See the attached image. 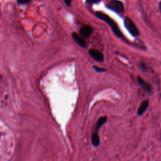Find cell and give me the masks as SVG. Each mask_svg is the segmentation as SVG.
Returning <instances> with one entry per match:
<instances>
[{"mask_svg":"<svg viewBox=\"0 0 161 161\" xmlns=\"http://www.w3.org/2000/svg\"><path fill=\"white\" fill-rule=\"evenodd\" d=\"M30 2H31V0H17V3L18 4H28Z\"/></svg>","mask_w":161,"mask_h":161,"instance_id":"12","label":"cell"},{"mask_svg":"<svg viewBox=\"0 0 161 161\" xmlns=\"http://www.w3.org/2000/svg\"><path fill=\"white\" fill-rule=\"evenodd\" d=\"M149 106V101L147 100H145L144 101L141 105H140L138 111H137V115L138 116H142L143 114L146 111V110H147Z\"/></svg>","mask_w":161,"mask_h":161,"instance_id":"8","label":"cell"},{"mask_svg":"<svg viewBox=\"0 0 161 161\" xmlns=\"http://www.w3.org/2000/svg\"><path fill=\"white\" fill-rule=\"evenodd\" d=\"M106 7L116 13H121L124 10L123 3L118 0H111L106 4Z\"/></svg>","mask_w":161,"mask_h":161,"instance_id":"3","label":"cell"},{"mask_svg":"<svg viewBox=\"0 0 161 161\" xmlns=\"http://www.w3.org/2000/svg\"><path fill=\"white\" fill-rule=\"evenodd\" d=\"M93 69H94L96 72H105L106 71V69H103V68H100V67H98L96 66H93Z\"/></svg>","mask_w":161,"mask_h":161,"instance_id":"11","label":"cell"},{"mask_svg":"<svg viewBox=\"0 0 161 161\" xmlns=\"http://www.w3.org/2000/svg\"><path fill=\"white\" fill-rule=\"evenodd\" d=\"M64 1L67 6H70L71 3V0H64Z\"/></svg>","mask_w":161,"mask_h":161,"instance_id":"14","label":"cell"},{"mask_svg":"<svg viewBox=\"0 0 161 161\" xmlns=\"http://www.w3.org/2000/svg\"><path fill=\"white\" fill-rule=\"evenodd\" d=\"M101 0H86V2L90 4H96L101 1Z\"/></svg>","mask_w":161,"mask_h":161,"instance_id":"13","label":"cell"},{"mask_svg":"<svg viewBox=\"0 0 161 161\" xmlns=\"http://www.w3.org/2000/svg\"><path fill=\"white\" fill-rule=\"evenodd\" d=\"M91 142L93 146L97 147L100 144V138L98 132H93L91 137Z\"/></svg>","mask_w":161,"mask_h":161,"instance_id":"10","label":"cell"},{"mask_svg":"<svg viewBox=\"0 0 161 161\" xmlns=\"http://www.w3.org/2000/svg\"><path fill=\"white\" fill-rule=\"evenodd\" d=\"M137 81H138L139 85L143 88V90L144 91L147 92L148 93H149V94H150V93H151V92H152V87H151V86H150V84H149L147 82H146L145 80H144L142 78V77H139V76L137 77Z\"/></svg>","mask_w":161,"mask_h":161,"instance_id":"6","label":"cell"},{"mask_svg":"<svg viewBox=\"0 0 161 161\" xmlns=\"http://www.w3.org/2000/svg\"><path fill=\"white\" fill-rule=\"evenodd\" d=\"M124 25L127 30L133 37H137L139 35L140 32L137 27L136 24L133 21L128 17H125L124 19Z\"/></svg>","mask_w":161,"mask_h":161,"instance_id":"2","label":"cell"},{"mask_svg":"<svg viewBox=\"0 0 161 161\" xmlns=\"http://www.w3.org/2000/svg\"><path fill=\"white\" fill-rule=\"evenodd\" d=\"M159 9H160V12H161V2H160V3H159Z\"/></svg>","mask_w":161,"mask_h":161,"instance_id":"15","label":"cell"},{"mask_svg":"<svg viewBox=\"0 0 161 161\" xmlns=\"http://www.w3.org/2000/svg\"><path fill=\"white\" fill-rule=\"evenodd\" d=\"M95 16L104 22H105L110 27H111L113 33L115 35L118 37V38H122L123 34L121 31L119 29V27L117 23L114 21L113 19H111L110 17H108L106 14L103 13L102 12H96L95 13Z\"/></svg>","mask_w":161,"mask_h":161,"instance_id":"1","label":"cell"},{"mask_svg":"<svg viewBox=\"0 0 161 161\" xmlns=\"http://www.w3.org/2000/svg\"><path fill=\"white\" fill-rule=\"evenodd\" d=\"M72 39H74V40L78 44L80 47H81L82 48L86 47V41H85V39L82 38L81 35L74 32V33H72Z\"/></svg>","mask_w":161,"mask_h":161,"instance_id":"7","label":"cell"},{"mask_svg":"<svg viewBox=\"0 0 161 161\" xmlns=\"http://www.w3.org/2000/svg\"><path fill=\"white\" fill-rule=\"evenodd\" d=\"M93 32V28L90 25H85L81 27L79 30V34L84 39L89 38Z\"/></svg>","mask_w":161,"mask_h":161,"instance_id":"4","label":"cell"},{"mask_svg":"<svg viewBox=\"0 0 161 161\" xmlns=\"http://www.w3.org/2000/svg\"><path fill=\"white\" fill-rule=\"evenodd\" d=\"M89 54L93 59L98 62H103L104 59L103 54L99 50H97L95 49H90L89 50Z\"/></svg>","mask_w":161,"mask_h":161,"instance_id":"5","label":"cell"},{"mask_svg":"<svg viewBox=\"0 0 161 161\" xmlns=\"http://www.w3.org/2000/svg\"><path fill=\"white\" fill-rule=\"evenodd\" d=\"M107 120H108V118H107L106 117H100L99 119H98V122H97V123L96 124V125H95V130H94V131H93V132H95L98 133L100 128L101 127V126L103 125H104L105 123H106Z\"/></svg>","mask_w":161,"mask_h":161,"instance_id":"9","label":"cell"},{"mask_svg":"<svg viewBox=\"0 0 161 161\" xmlns=\"http://www.w3.org/2000/svg\"><path fill=\"white\" fill-rule=\"evenodd\" d=\"M2 79V77H1V76H0V80H1Z\"/></svg>","mask_w":161,"mask_h":161,"instance_id":"16","label":"cell"}]
</instances>
